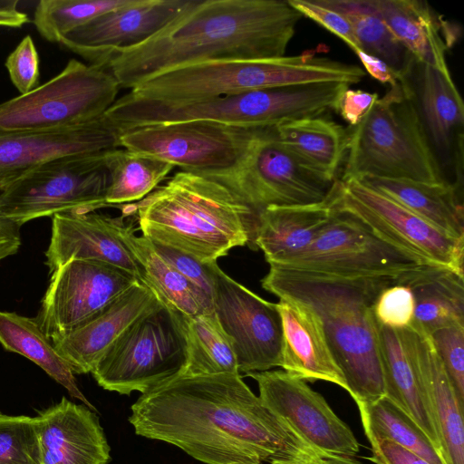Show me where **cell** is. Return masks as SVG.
Returning a JSON list of instances; mask_svg holds the SVG:
<instances>
[{"label": "cell", "mask_w": 464, "mask_h": 464, "mask_svg": "<svg viewBox=\"0 0 464 464\" xmlns=\"http://www.w3.org/2000/svg\"><path fill=\"white\" fill-rule=\"evenodd\" d=\"M130 410L137 435L205 464H362L313 447L239 373L177 375L141 393Z\"/></svg>", "instance_id": "1"}, {"label": "cell", "mask_w": 464, "mask_h": 464, "mask_svg": "<svg viewBox=\"0 0 464 464\" xmlns=\"http://www.w3.org/2000/svg\"><path fill=\"white\" fill-rule=\"evenodd\" d=\"M302 17L288 1L189 0L151 37L116 52L105 68L130 91L181 66L281 57Z\"/></svg>", "instance_id": "2"}, {"label": "cell", "mask_w": 464, "mask_h": 464, "mask_svg": "<svg viewBox=\"0 0 464 464\" xmlns=\"http://www.w3.org/2000/svg\"><path fill=\"white\" fill-rule=\"evenodd\" d=\"M269 266L261 281L263 288L279 299L304 304L317 314L347 392L356 404L385 396L373 305L381 291L398 281L341 277Z\"/></svg>", "instance_id": "3"}, {"label": "cell", "mask_w": 464, "mask_h": 464, "mask_svg": "<svg viewBox=\"0 0 464 464\" xmlns=\"http://www.w3.org/2000/svg\"><path fill=\"white\" fill-rule=\"evenodd\" d=\"M130 211L143 237L202 263L250 246L256 224V213L225 185L184 170L130 204Z\"/></svg>", "instance_id": "4"}, {"label": "cell", "mask_w": 464, "mask_h": 464, "mask_svg": "<svg viewBox=\"0 0 464 464\" xmlns=\"http://www.w3.org/2000/svg\"><path fill=\"white\" fill-rule=\"evenodd\" d=\"M366 75L357 65L317 56L314 52L266 59L205 62L157 74L135 86L134 98L179 103L241 92L317 82H360Z\"/></svg>", "instance_id": "5"}, {"label": "cell", "mask_w": 464, "mask_h": 464, "mask_svg": "<svg viewBox=\"0 0 464 464\" xmlns=\"http://www.w3.org/2000/svg\"><path fill=\"white\" fill-rule=\"evenodd\" d=\"M338 92L332 82L266 88L179 103L138 99L126 93L104 116L121 131L152 124L208 121L233 127L276 126L319 117L333 110Z\"/></svg>", "instance_id": "6"}, {"label": "cell", "mask_w": 464, "mask_h": 464, "mask_svg": "<svg viewBox=\"0 0 464 464\" xmlns=\"http://www.w3.org/2000/svg\"><path fill=\"white\" fill-rule=\"evenodd\" d=\"M341 180L378 177L448 182L410 92L400 81L348 131Z\"/></svg>", "instance_id": "7"}, {"label": "cell", "mask_w": 464, "mask_h": 464, "mask_svg": "<svg viewBox=\"0 0 464 464\" xmlns=\"http://www.w3.org/2000/svg\"><path fill=\"white\" fill-rule=\"evenodd\" d=\"M186 358L181 314L160 300L124 330L91 373L104 390L144 393L180 374Z\"/></svg>", "instance_id": "8"}, {"label": "cell", "mask_w": 464, "mask_h": 464, "mask_svg": "<svg viewBox=\"0 0 464 464\" xmlns=\"http://www.w3.org/2000/svg\"><path fill=\"white\" fill-rule=\"evenodd\" d=\"M106 151L58 158L15 179L0 190V217L21 227L43 217L110 207Z\"/></svg>", "instance_id": "9"}, {"label": "cell", "mask_w": 464, "mask_h": 464, "mask_svg": "<svg viewBox=\"0 0 464 464\" xmlns=\"http://www.w3.org/2000/svg\"><path fill=\"white\" fill-rule=\"evenodd\" d=\"M204 176L228 188L256 216L269 206L321 203L329 198L336 181L303 167L282 145L275 126L252 127L237 161Z\"/></svg>", "instance_id": "10"}, {"label": "cell", "mask_w": 464, "mask_h": 464, "mask_svg": "<svg viewBox=\"0 0 464 464\" xmlns=\"http://www.w3.org/2000/svg\"><path fill=\"white\" fill-rule=\"evenodd\" d=\"M120 89L106 68L71 59L43 85L0 103V132L52 130L92 121L114 103Z\"/></svg>", "instance_id": "11"}, {"label": "cell", "mask_w": 464, "mask_h": 464, "mask_svg": "<svg viewBox=\"0 0 464 464\" xmlns=\"http://www.w3.org/2000/svg\"><path fill=\"white\" fill-rule=\"evenodd\" d=\"M277 266L341 277L399 282L430 265L382 239L353 216L333 210L310 246Z\"/></svg>", "instance_id": "12"}, {"label": "cell", "mask_w": 464, "mask_h": 464, "mask_svg": "<svg viewBox=\"0 0 464 464\" xmlns=\"http://www.w3.org/2000/svg\"><path fill=\"white\" fill-rule=\"evenodd\" d=\"M329 198L334 211L353 216L387 242L463 276L464 239L449 237L356 179H337Z\"/></svg>", "instance_id": "13"}, {"label": "cell", "mask_w": 464, "mask_h": 464, "mask_svg": "<svg viewBox=\"0 0 464 464\" xmlns=\"http://www.w3.org/2000/svg\"><path fill=\"white\" fill-rule=\"evenodd\" d=\"M250 128L208 121L146 125L121 132L120 144L136 154L207 175L232 167L244 150Z\"/></svg>", "instance_id": "14"}, {"label": "cell", "mask_w": 464, "mask_h": 464, "mask_svg": "<svg viewBox=\"0 0 464 464\" xmlns=\"http://www.w3.org/2000/svg\"><path fill=\"white\" fill-rule=\"evenodd\" d=\"M137 282L133 275L107 262L69 260L52 273L35 319L50 339L65 334Z\"/></svg>", "instance_id": "15"}, {"label": "cell", "mask_w": 464, "mask_h": 464, "mask_svg": "<svg viewBox=\"0 0 464 464\" xmlns=\"http://www.w3.org/2000/svg\"><path fill=\"white\" fill-rule=\"evenodd\" d=\"M212 303L221 327L232 340L239 372L280 367L282 323L276 304L237 283L218 266Z\"/></svg>", "instance_id": "16"}, {"label": "cell", "mask_w": 464, "mask_h": 464, "mask_svg": "<svg viewBox=\"0 0 464 464\" xmlns=\"http://www.w3.org/2000/svg\"><path fill=\"white\" fill-rule=\"evenodd\" d=\"M246 376L257 382L262 402L313 447L355 458L359 443L354 434L305 381L284 370L248 372Z\"/></svg>", "instance_id": "17"}, {"label": "cell", "mask_w": 464, "mask_h": 464, "mask_svg": "<svg viewBox=\"0 0 464 464\" xmlns=\"http://www.w3.org/2000/svg\"><path fill=\"white\" fill-rule=\"evenodd\" d=\"M121 134L104 114L68 127L0 132V190L55 159L120 148Z\"/></svg>", "instance_id": "18"}, {"label": "cell", "mask_w": 464, "mask_h": 464, "mask_svg": "<svg viewBox=\"0 0 464 464\" xmlns=\"http://www.w3.org/2000/svg\"><path fill=\"white\" fill-rule=\"evenodd\" d=\"M189 0H131L66 34L60 44L105 68L119 50L137 45L171 22Z\"/></svg>", "instance_id": "19"}, {"label": "cell", "mask_w": 464, "mask_h": 464, "mask_svg": "<svg viewBox=\"0 0 464 464\" xmlns=\"http://www.w3.org/2000/svg\"><path fill=\"white\" fill-rule=\"evenodd\" d=\"M401 81L440 167L450 165L458 173L462 166L464 105L452 78L416 61Z\"/></svg>", "instance_id": "20"}, {"label": "cell", "mask_w": 464, "mask_h": 464, "mask_svg": "<svg viewBox=\"0 0 464 464\" xmlns=\"http://www.w3.org/2000/svg\"><path fill=\"white\" fill-rule=\"evenodd\" d=\"M423 390L446 464H464L463 406L430 336L412 326L397 330Z\"/></svg>", "instance_id": "21"}, {"label": "cell", "mask_w": 464, "mask_h": 464, "mask_svg": "<svg viewBox=\"0 0 464 464\" xmlns=\"http://www.w3.org/2000/svg\"><path fill=\"white\" fill-rule=\"evenodd\" d=\"M159 301L148 286L137 282L81 325L51 340L73 374L92 372L124 330Z\"/></svg>", "instance_id": "22"}, {"label": "cell", "mask_w": 464, "mask_h": 464, "mask_svg": "<svg viewBox=\"0 0 464 464\" xmlns=\"http://www.w3.org/2000/svg\"><path fill=\"white\" fill-rule=\"evenodd\" d=\"M121 218L94 212L53 216L51 239L45 251L50 273L72 259H93L117 266L140 282L139 266L120 237Z\"/></svg>", "instance_id": "23"}, {"label": "cell", "mask_w": 464, "mask_h": 464, "mask_svg": "<svg viewBox=\"0 0 464 464\" xmlns=\"http://www.w3.org/2000/svg\"><path fill=\"white\" fill-rule=\"evenodd\" d=\"M43 464H108L111 448L98 416L65 397L35 417Z\"/></svg>", "instance_id": "24"}, {"label": "cell", "mask_w": 464, "mask_h": 464, "mask_svg": "<svg viewBox=\"0 0 464 464\" xmlns=\"http://www.w3.org/2000/svg\"><path fill=\"white\" fill-rule=\"evenodd\" d=\"M276 306L282 323L280 367L298 379L329 382L347 391L345 379L334 360L317 314L293 299H279Z\"/></svg>", "instance_id": "25"}, {"label": "cell", "mask_w": 464, "mask_h": 464, "mask_svg": "<svg viewBox=\"0 0 464 464\" xmlns=\"http://www.w3.org/2000/svg\"><path fill=\"white\" fill-rule=\"evenodd\" d=\"M396 39L417 62L451 78L446 51L455 38L449 24L419 0H369Z\"/></svg>", "instance_id": "26"}, {"label": "cell", "mask_w": 464, "mask_h": 464, "mask_svg": "<svg viewBox=\"0 0 464 464\" xmlns=\"http://www.w3.org/2000/svg\"><path fill=\"white\" fill-rule=\"evenodd\" d=\"M332 214L329 198L310 205L269 206L256 216L251 245L269 265L283 264L310 246Z\"/></svg>", "instance_id": "27"}, {"label": "cell", "mask_w": 464, "mask_h": 464, "mask_svg": "<svg viewBox=\"0 0 464 464\" xmlns=\"http://www.w3.org/2000/svg\"><path fill=\"white\" fill-rule=\"evenodd\" d=\"M394 200L449 237L464 239L463 207L450 182L362 177L356 179Z\"/></svg>", "instance_id": "28"}, {"label": "cell", "mask_w": 464, "mask_h": 464, "mask_svg": "<svg viewBox=\"0 0 464 464\" xmlns=\"http://www.w3.org/2000/svg\"><path fill=\"white\" fill-rule=\"evenodd\" d=\"M123 217L119 224L120 237L139 266L140 282L180 314L213 311L212 299L162 259L148 238L136 236L132 226L124 224Z\"/></svg>", "instance_id": "29"}, {"label": "cell", "mask_w": 464, "mask_h": 464, "mask_svg": "<svg viewBox=\"0 0 464 464\" xmlns=\"http://www.w3.org/2000/svg\"><path fill=\"white\" fill-rule=\"evenodd\" d=\"M463 276L442 266H428L402 277L414 296L413 328L428 335L450 326H464Z\"/></svg>", "instance_id": "30"}, {"label": "cell", "mask_w": 464, "mask_h": 464, "mask_svg": "<svg viewBox=\"0 0 464 464\" xmlns=\"http://www.w3.org/2000/svg\"><path fill=\"white\" fill-rule=\"evenodd\" d=\"M282 145L306 169L329 181L337 180L348 147V131L319 116L276 125Z\"/></svg>", "instance_id": "31"}, {"label": "cell", "mask_w": 464, "mask_h": 464, "mask_svg": "<svg viewBox=\"0 0 464 464\" xmlns=\"http://www.w3.org/2000/svg\"><path fill=\"white\" fill-rule=\"evenodd\" d=\"M379 349L385 396L422 429L441 455L438 431L426 397L397 330L379 324Z\"/></svg>", "instance_id": "32"}, {"label": "cell", "mask_w": 464, "mask_h": 464, "mask_svg": "<svg viewBox=\"0 0 464 464\" xmlns=\"http://www.w3.org/2000/svg\"><path fill=\"white\" fill-rule=\"evenodd\" d=\"M0 343L5 349L34 362L63 386L71 396L96 411L78 388L73 372L57 353L52 340L42 331L35 318L12 312H0Z\"/></svg>", "instance_id": "33"}, {"label": "cell", "mask_w": 464, "mask_h": 464, "mask_svg": "<svg viewBox=\"0 0 464 464\" xmlns=\"http://www.w3.org/2000/svg\"><path fill=\"white\" fill-rule=\"evenodd\" d=\"M350 23L362 51L382 60L398 81L411 72L415 58L396 39L369 0H318Z\"/></svg>", "instance_id": "34"}, {"label": "cell", "mask_w": 464, "mask_h": 464, "mask_svg": "<svg viewBox=\"0 0 464 464\" xmlns=\"http://www.w3.org/2000/svg\"><path fill=\"white\" fill-rule=\"evenodd\" d=\"M181 317L187 358L179 375L239 373L232 340L221 327L214 310Z\"/></svg>", "instance_id": "35"}, {"label": "cell", "mask_w": 464, "mask_h": 464, "mask_svg": "<svg viewBox=\"0 0 464 464\" xmlns=\"http://www.w3.org/2000/svg\"><path fill=\"white\" fill-rule=\"evenodd\" d=\"M105 163L109 172L105 200L110 207L141 200L175 168L169 162L121 147L107 150Z\"/></svg>", "instance_id": "36"}, {"label": "cell", "mask_w": 464, "mask_h": 464, "mask_svg": "<svg viewBox=\"0 0 464 464\" xmlns=\"http://www.w3.org/2000/svg\"><path fill=\"white\" fill-rule=\"evenodd\" d=\"M357 406L369 441L387 439L430 464H446L422 429L386 396Z\"/></svg>", "instance_id": "37"}, {"label": "cell", "mask_w": 464, "mask_h": 464, "mask_svg": "<svg viewBox=\"0 0 464 464\" xmlns=\"http://www.w3.org/2000/svg\"><path fill=\"white\" fill-rule=\"evenodd\" d=\"M131 0H41L34 13V24L43 38L62 39L92 19L124 6Z\"/></svg>", "instance_id": "38"}, {"label": "cell", "mask_w": 464, "mask_h": 464, "mask_svg": "<svg viewBox=\"0 0 464 464\" xmlns=\"http://www.w3.org/2000/svg\"><path fill=\"white\" fill-rule=\"evenodd\" d=\"M0 464H43L35 417L0 415Z\"/></svg>", "instance_id": "39"}, {"label": "cell", "mask_w": 464, "mask_h": 464, "mask_svg": "<svg viewBox=\"0 0 464 464\" xmlns=\"http://www.w3.org/2000/svg\"><path fill=\"white\" fill-rule=\"evenodd\" d=\"M415 301L411 288L402 283H394L378 295L373 314L378 324L400 330L410 326L414 318Z\"/></svg>", "instance_id": "40"}, {"label": "cell", "mask_w": 464, "mask_h": 464, "mask_svg": "<svg viewBox=\"0 0 464 464\" xmlns=\"http://www.w3.org/2000/svg\"><path fill=\"white\" fill-rule=\"evenodd\" d=\"M430 336L459 401L464 403V326L441 328Z\"/></svg>", "instance_id": "41"}, {"label": "cell", "mask_w": 464, "mask_h": 464, "mask_svg": "<svg viewBox=\"0 0 464 464\" xmlns=\"http://www.w3.org/2000/svg\"><path fill=\"white\" fill-rule=\"evenodd\" d=\"M150 241L154 250L162 259L213 299L217 262L202 263L181 251L158 242Z\"/></svg>", "instance_id": "42"}, {"label": "cell", "mask_w": 464, "mask_h": 464, "mask_svg": "<svg viewBox=\"0 0 464 464\" xmlns=\"http://www.w3.org/2000/svg\"><path fill=\"white\" fill-rule=\"evenodd\" d=\"M5 67L11 82L21 94L37 87L39 82V55L30 35L24 36L7 56Z\"/></svg>", "instance_id": "43"}, {"label": "cell", "mask_w": 464, "mask_h": 464, "mask_svg": "<svg viewBox=\"0 0 464 464\" xmlns=\"http://www.w3.org/2000/svg\"><path fill=\"white\" fill-rule=\"evenodd\" d=\"M302 16L319 24L342 39L354 53L362 50L348 20L339 12L322 5L318 0H288Z\"/></svg>", "instance_id": "44"}, {"label": "cell", "mask_w": 464, "mask_h": 464, "mask_svg": "<svg viewBox=\"0 0 464 464\" xmlns=\"http://www.w3.org/2000/svg\"><path fill=\"white\" fill-rule=\"evenodd\" d=\"M378 99L379 95L376 92L347 88L339 99L335 111L351 127H354L362 120Z\"/></svg>", "instance_id": "45"}, {"label": "cell", "mask_w": 464, "mask_h": 464, "mask_svg": "<svg viewBox=\"0 0 464 464\" xmlns=\"http://www.w3.org/2000/svg\"><path fill=\"white\" fill-rule=\"evenodd\" d=\"M369 442L372 449V457L367 459L375 464H430L390 440L382 439Z\"/></svg>", "instance_id": "46"}, {"label": "cell", "mask_w": 464, "mask_h": 464, "mask_svg": "<svg viewBox=\"0 0 464 464\" xmlns=\"http://www.w3.org/2000/svg\"><path fill=\"white\" fill-rule=\"evenodd\" d=\"M355 53L365 71L372 78L382 83L390 84L391 87L395 86L399 82L395 73L382 60L362 50L357 51Z\"/></svg>", "instance_id": "47"}, {"label": "cell", "mask_w": 464, "mask_h": 464, "mask_svg": "<svg viewBox=\"0 0 464 464\" xmlns=\"http://www.w3.org/2000/svg\"><path fill=\"white\" fill-rule=\"evenodd\" d=\"M20 246V227L0 217V260L16 254Z\"/></svg>", "instance_id": "48"}, {"label": "cell", "mask_w": 464, "mask_h": 464, "mask_svg": "<svg viewBox=\"0 0 464 464\" xmlns=\"http://www.w3.org/2000/svg\"><path fill=\"white\" fill-rule=\"evenodd\" d=\"M18 0H0V26L20 28L29 22L26 14L18 10Z\"/></svg>", "instance_id": "49"}, {"label": "cell", "mask_w": 464, "mask_h": 464, "mask_svg": "<svg viewBox=\"0 0 464 464\" xmlns=\"http://www.w3.org/2000/svg\"><path fill=\"white\" fill-rule=\"evenodd\" d=\"M0 415H1V412H0Z\"/></svg>", "instance_id": "50"}]
</instances>
